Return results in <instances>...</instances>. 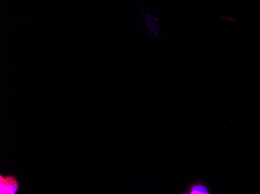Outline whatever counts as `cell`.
I'll return each mask as SVG.
<instances>
[{
    "label": "cell",
    "mask_w": 260,
    "mask_h": 194,
    "mask_svg": "<svg viewBox=\"0 0 260 194\" xmlns=\"http://www.w3.org/2000/svg\"><path fill=\"white\" fill-rule=\"evenodd\" d=\"M0 194H15L18 189L17 179L13 176L0 177Z\"/></svg>",
    "instance_id": "obj_1"
},
{
    "label": "cell",
    "mask_w": 260,
    "mask_h": 194,
    "mask_svg": "<svg viewBox=\"0 0 260 194\" xmlns=\"http://www.w3.org/2000/svg\"><path fill=\"white\" fill-rule=\"evenodd\" d=\"M192 189L190 194H208L206 192L205 188L202 186H196Z\"/></svg>",
    "instance_id": "obj_2"
}]
</instances>
